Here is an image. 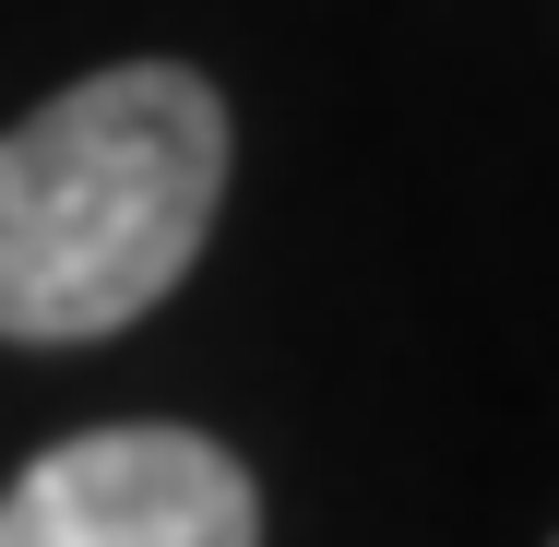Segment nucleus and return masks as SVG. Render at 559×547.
<instances>
[{
    "instance_id": "1",
    "label": "nucleus",
    "mask_w": 559,
    "mask_h": 547,
    "mask_svg": "<svg viewBox=\"0 0 559 547\" xmlns=\"http://www.w3.org/2000/svg\"><path fill=\"white\" fill-rule=\"evenodd\" d=\"M226 203V96L179 60H119L0 131V333L84 345L143 322Z\"/></svg>"
},
{
    "instance_id": "2",
    "label": "nucleus",
    "mask_w": 559,
    "mask_h": 547,
    "mask_svg": "<svg viewBox=\"0 0 559 547\" xmlns=\"http://www.w3.org/2000/svg\"><path fill=\"white\" fill-rule=\"evenodd\" d=\"M0 547H262V488L203 429H84L0 488Z\"/></svg>"
}]
</instances>
